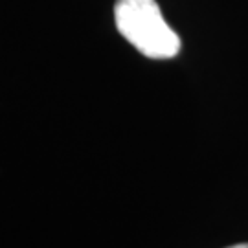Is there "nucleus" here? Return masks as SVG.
Segmentation results:
<instances>
[{
	"mask_svg": "<svg viewBox=\"0 0 248 248\" xmlns=\"http://www.w3.org/2000/svg\"><path fill=\"white\" fill-rule=\"evenodd\" d=\"M116 28L151 59H171L180 52V37L162 17L156 0H116Z\"/></svg>",
	"mask_w": 248,
	"mask_h": 248,
	"instance_id": "f257e3e1",
	"label": "nucleus"
},
{
	"mask_svg": "<svg viewBox=\"0 0 248 248\" xmlns=\"http://www.w3.org/2000/svg\"><path fill=\"white\" fill-rule=\"evenodd\" d=\"M228 248H248V243H241V245H233V247H228Z\"/></svg>",
	"mask_w": 248,
	"mask_h": 248,
	"instance_id": "f03ea898",
	"label": "nucleus"
}]
</instances>
